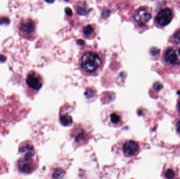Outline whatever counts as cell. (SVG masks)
Instances as JSON below:
<instances>
[{
    "label": "cell",
    "mask_w": 180,
    "mask_h": 179,
    "mask_svg": "<svg viewBox=\"0 0 180 179\" xmlns=\"http://www.w3.org/2000/svg\"><path fill=\"white\" fill-rule=\"evenodd\" d=\"M104 63V59L100 54L89 50L81 56L79 65L82 73L86 76H95L99 74Z\"/></svg>",
    "instance_id": "cell-1"
},
{
    "label": "cell",
    "mask_w": 180,
    "mask_h": 179,
    "mask_svg": "<svg viewBox=\"0 0 180 179\" xmlns=\"http://www.w3.org/2000/svg\"><path fill=\"white\" fill-rule=\"evenodd\" d=\"M105 119L107 124L113 127L121 126L124 123L123 113L114 110L107 111Z\"/></svg>",
    "instance_id": "cell-2"
},
{
    "label": "cell",
    "mask_w": 180,
    "mask_h": 179,
    "mask_svg": "<svg viewBox=\"0 0 180 179\" xmlns=\"http://www.w3.org/2000/svg\"><path fill=\"white\" fill-rule=\"evenodd\" d=\"M138 144L132 140H127L123 142L122 145V151L125 157H132L138 152Z\"/></svg>",
    "instance_id": "cell-3"
},
{
    "label": "cell",
    "mask_w": 180,
    "mask_h": 179,
    "mask_svg": "<svg viewBox=\"0 0 180 179\" xmlns=\"http://www.w3.org/2000/svg\"><path fill=\"white\" fill-rule=\"evenodd\" d=\"M28 86L32 90L38 91L43 85V79L41 76L35 72H32L29 74L26 79Z\"/></svg>",
    "instance_id": "cell-4"
},
{
    "label": "cell",
    "mask_w": 180,
    "mask_h": 179,
    "mask_svg": "<svg viewBox=\"0 0 180 179\" xmlns=\"http://www.w3.org/2000/svg\"><path fill=\"white\" fill-rule=\"evenodd\" d=\"M172 19V13L169 8H164L159 12L156 17V22L160 26L165 27L170 23Z\"/></svg>",
    "instance_id": "cell-5"
},
{
    "label": "cell",
    "mask_w": 180,
    "mask_h": 179,
    "mask_svg": "<svg viewBox=\"0 0 180 179\" xmlns=\"http://www.w3.org/2000/svg\"><path fill=\"white\" fill-rule=\"evenodd\" d=\"M18 29L21 35H29L35 31V24L31 19H25L20 22Z\"/></svg>",
    "instance_id": "cell-6"
},
{
    "label": "cell",
    "mask_w": 180,
    "mask_h": 179,
    "mask_svg": "<svg viewBox=\"0 0 180 179\" xmlns=\"http://www.w3.org/2000/svg\"><path fill=\"white\" fill-rule=\"evenodd\" d=\"M165 59L168 63L172 65L180 64V48H171L167 51L165 55Z\"/></svg>",
    "instance_id": "cell-7"
},
{
    "label": "cell",
    "mask_w": 180,
    "mask_h": 179,
    "mask_svg": "<svg viewBox=\"0 0 180 179\" xmlns=\"http://www.w3.org/2000/svg\"><path fill=\"white\" fill-rule=\"evenodd\" d=\"M151 14L145 9H139L134 15V20L140 26H144L150 20Z\"/></svg>",
    "instance_id": "cell-8"
},
{
    "label": "cell",
    "mask_w": 180,
    "mask_h": 179,
    "mask_svg": "<svg viewBox=\"0 0 180 179\" xmlns=\"http://www.w3.org/2000/svg\"><path fill=\"white\" fill-rule=\"evenodd\" d=\"M18 165L20 171L25 173H31L34 169V165L32 158L24 157V158L20 159L18 161Z\"/></svg>",
    "instance_id": "cell-9"
},
{
    "label": "cell",
    "mask_w": 180,
    "mask_h": 179,
    "mask_svg": "<svg viewBox=\"0 0 180 179\" xmlns=\"http://www.w3.org/2000/svg\"><path fill=\"white\" fill-rule=\"evenodd\" d=\"M21 152L23 153L24 157L27 158H32L35 155L34 148L31 145H26L21 149Z\"/></svg>",
    "instance_id": "cell-10"
},
{
    "label": "cell",
    "mask_w": 180,
    "mask_h": 179,
    "mask_svg": "<svg viewBox=\"0 0 180 179\" xmlns=\"http://www.w3.org/2000/svg\"><path fill=\"white\" fill-rule=\"evenodd\" d=\"M60 123L64 126H69L73 123L72 117L67 113L61 114L60 116Z\"/></svg>",
    "instance_id": "cell-11"
},
{
    "label": "cell",
    "mask_w": 180,
    "mask_h": 179,
    "mask_svg": "<svg viewBox=\"0 0 180 179\" xmlns=\"http://www.w3.org/2000/svg\"><path fill=\"white\" fill-rule=\"evenodd\" d=\"M76 11L79 15H84L89 12V9L86 3L85 2H81L77 6Z\"/></svg>",
    "instance_id": "cell-12"
},
{
    "label": "cell",
    "mask_w": 180,
    "mask_h": 179,
    "mask_svg": "<svg viewBox=\"0 0 180 179\" xmlns=\"http://www.w3.org/2000/svg\"><path fill=\"white\" fill-rule=\"evenodd\" d=\"M83 32L85 36H90L94 33V28L91 25H88L84 27Z\"/></svg>",
    "instance_id": "cell-13"
},
{
    "label": "cell",
    "mask_w": 180,
    "mask_h": 179,
    "mask_svg": "<svg viewBox=\"0 0 180 179\" xmlns=\"http://www.w3.org/2000/svg\"><path fill=\"white\" fill-rule=\"evenodd\" d=\"M174 176H175V173H174V171L171 170V169L167 170L165 173V177L167 178H169V179H172L173 178H174Z\"/></svg>",
    "instance_id": "cell-14"
},
{
    "label": "cell",
    "mask_w": 180,
    "mask_h": 179,
    "mask_svg": "<svg viewBox=\"0 0 180 179\" xmlns=\"http://www.w3.org/2000/svg\"><path fill=\"white\" fill-rule=\"evenodd\" d=\"M64 171H61V170H56V171L54 172L53 177L54 178H62L64 176Z\"/></svg>",
    "instance_id": "cell-15"
},
{
    "label": "cell",
    "mask_w": 180,
    "mask_h": 179,
    "mask_svg": "<svg viewBox=\"0 0 180 179\" xmlns=\"http://www.w3.org/2000/svg\"><path fill=\"white\" fill-rule=\"evenodd\" d=\"M10 23V20L7 17H2L0 19V24L7 25Z\"/></svg>",
    "instance_id": "cell-16"
},
{
    "label": "cell",
    "mask_w": 180,
    "mask_h": 179,
    "mask_svg": "<svg viewBox=\"0 0 180 179\" xmlns=\"http://www.w3.org/2000/svg\"><path fill=\"white\" fill-rule=\"evenodd\" d=\"M174 38L176 42H180V29H179L175 32L174 35Z\"/></svg>",
    "instance_id": "cell-17"
},
{
    "label": "cell",
    "mask_w": 180,
    "mask_h": 179,
    "mask_svg": "<svg viewBox=\"0 0 180 179\" xmlns=\"http://www.w3.org/2000/svg\"><path fill=\"white\" fill-rule=\"evenodd\" d=\"M65 12L66 14L68 15V16H71L73 15V12L72 10L69 8H66L65 9Z\"/></svg>",
    "instance_id": "cell-18"
},
{
    "label": "cell",
    "mask_w": 180,
    "mask_h": 179,
    "mask_svg": "<svg viewBox=\"0 0 180 179\" xmlns=\"http://www.w3.org/2000/svg\"><path fill=\"white\" fill-rule=\"evenodd\" d=\"M154 88L155 90H161L162 88H163V86L160 83H156V84H155V85H154Z\"/></svg>",
    "instance_id": "cell-19"
},
{
    "label": "cell",
    "mask_w": 180,
    "mask_h": 179,
    "mask_svg": "<svg viewBox=\"0 0 180 179\" xmlns=\"http://www.w3.org/2000/svg\"><path fill=\"white\" fill-rule=\"evenodd\" d=\"M159 53V50H157V48H153L151 51V53L152 55H156Z\"/></svg>",
    "instance_id": "cell-20"
},
{
    "label": "cell",
    "mask_w": 180,
    "mask_h": 179,
    "mask_svg": "<svg viewBox=\"0 0 180 179\" xmlns=\"http://www.w3.org/2000/svg\"><path fill=\"white\" fill-rule=\"evenodd\" d=\"M6 58L5 56L0 55V62H4L6 61Z\"/></svg>",
    "instance_id": "cell-21"
},
{
    "label": "cell",
    "mask_w": 180,
    "mask_h": 179,
    "mask_svg": "<svg viewBox=\"0 0 180 179\" xmlns=\"http://www.w3.org/2000/svg\"><path fill=\"white\" fill-rule=\"evenodd\" d=\"M177 131L179 134H180V121H179L177 124Z\"/></svg>",
    "instance_id": "cell-22"
},
{
    "label": "cell",
    "mask_w": 180,
    "mask_h": 179,
    "mask_svg": "<svg viewBox=\"0 0 180 179\" xmlns=\"http://www.w3.org/2000/svg\"><path fill=\"white\" fill-rule=\"evenodd\" d=\"M78 44H80V45H83L84 43V42L83 40H78Z\"/></svg>",
    "instance_id": "cell-23"
},
{
    "label": "cell",
    "mask_w": 180,
    "mask_h": 179,
    "mask_svg": "<svg viewBox=\"0 0 180 179\" xmlns=\"http://www.w3.org/2000/svg\"><path fill=\"white\" fill-rule=\"evenodd\" d=\"M45 1L49 3H52L54 2V0H45Z\"/></svg>",
    "instance_id": "cell-24"
},
{
    "label": "cell",
    "mask_w": 180,
    "mask_h": 179,
    "mask_svg": "<svg viewBox=\"0 0 180 179\" xmlns=\"http://www.w3.org/2000/svg\"><path fill=\"white\" fill-rule=\"evenodd\" d=\"M65 1H66V2H68V1H70V0H65Z\"/></svg>",
    "instance_id": "cell-25"
},
{
    "label": "cell",
    "mask_w": 180,
    "mask_h": 179,
    "mask_svg": "<svg viewBox=\"0 0 180 179\" xmlns=\"http://www.w3.org/2000/svg\"><path fill=\"white\" fill-rule=\"evenodd\" d=\"M179 109H180V103H179Z\"/></svg>",
    "instance_id": "cell-26"
}]
</instances>
